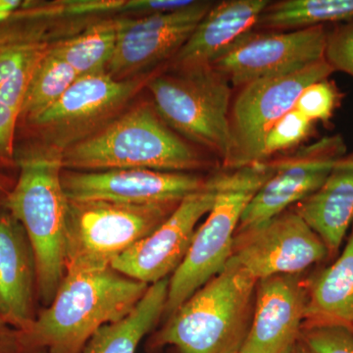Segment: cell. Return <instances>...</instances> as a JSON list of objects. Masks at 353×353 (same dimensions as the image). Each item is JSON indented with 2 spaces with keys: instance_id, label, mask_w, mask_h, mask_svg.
<instances>
[{
  "instance_id": "6da1fadb",
  "label": "cell",
  "mask_w": 353,
  "mask_h": 353,
  "mask_svg": "<svg viewBox=\"0 0 353 353\" xmlns=\"http://www.w3.org/2000/svg\"><path fill=\"white\" fill-rule=\"evenodd\" d=\"M150 285L114 269L66 273L52 303L20 332L25 353H80L104 325L129 314Z\"/></svg>"
},
{
  "instance_id": "7a4b0ae2",
  "label": "cell",
  "mask_w": 353,
  "mask_h": 353,
  "mask_svg": "<svg viewBox=\"0 0 353 353\" xmlns=\"http://www.w3.org/2000/svg\"><path fill=\"white\" fill-rule=\"evenodd\" d=\"M257 283L230 259L167 318L148 341V352L169 347L175 353H241L252 326Z\"/></svg>"
},
{
  "instance_id": "3957f363",
  "label": "cell",
  "mask_w": 353,
  "mask_h": 353,
  "mask_svg": "<svg viewBox=\"0 0 353 353\" xmlns=\"http://www.w3.org/2000/svg\"><path fill=\"white\" fill-rule=\"evenodd\" d=\"M63 150L46 145L15 155L19 178L2 205L24 227L38 269L39 301L50 305L66 276L68 199L62 187Z\"/></svg>"
},
{
  "instance_id": "277c9868",
  "label": "cell",
  "mask_w": 353,
  "mask_h": 353,
  "mask_svg": "<svg viewBox=\"0 0 353 353\" xmlns=\"http://www.w3.org/2000/svg\"><path fill=\"white\" fill-rule=\"evenodd\" d=\"M62 164L70 171L150 169L192 173L210 161L174 132L153 106L145 103L65 148Z\"/></svg>"
},
{
  "instance_id": "5b68a950",
  "label": "cell",
  "mask_w": 353,
  "mask_h": 353,
  "mask_svg": "<svg viewBox=\"0 0 353 353\" xmlns=\"http://www.w3.org/2000/svg\"><path fill=\"white\" fill-rule=\"evenodd\" d=\"M273 170V160L270 159L219 172V190L214 204L201 226L197 228L182 264L169 279L165 319L225 268L232 256L243 211Z\"/></svg>"
},
{
  "instance_id": "8992f818",
  "label": "cell",
  "mask_w": 353,
  "mask_h": 353,
  "mask_svg": "<svg viewBox=\"0 0 353 353\" xmlns=\"http://www.w3.org/2000/svg\"><path fill=\"white\" fill-rule=\"evenodd\" d=\"M158 115L224 167L231 153L232 85L213 67L172 70L146 82Z\"/></svg>"
},
{
  "instance_id": "52a82bcc",
  "label": "cell",
  "mask_w": 353,
  "mask_h": 353,
  "mask_svg": "<svg viewBox=\"0 0 353 353\" xmlns=\"http://www.w3.org/2000/svg\"><path fill=\"white\" fill-rule=\"evenodd\" d=\"M180 202L136 205L68 201L66 273L110 268L114 260L157 230Z\"/></svg>"
},
{
  "instance_id": "ba28073f",
  "label": "cell",
  "mask_w": 353,
  "mask_h": 353,
  "mask_svg": "<svg viewBox=\"0 0 353 353\" xmlns=\"http://www.w3.org/2000/svg\"><path fill=\"white\" fill-rule=\"evenodd\" d=\"M334 73L325 58L284 75L246 83L230 109L231 153L225 169L261 162L264 139L271 128L294 108L304 88Z\"/></svg>"
},
{
  "instance_id": "9c48e42d",
  "label": "cell",
  "mask_w": 353,
  "mask_h": 353,
  "mask_svg": "<svg viewBox=\"0 0 353 353\" xmlns=\"http://www.w3.org/2000/svg\"><path fill=\"white\" fill-rule=\"evenodd\" d=\"M61 19L17 12L0 24V164L15 161L16 127L37 67L55 41L71 34Z\"/></svg>"
},
{
  "instance_id": "30bf717a",
  "label": "cell",
  "mask_w": 353,
  "mask_h": 353,
  "mask_svg": "<svg viewBox=\"0 0 353 353\" xmlns=\"http://www.w3.org/2000/svg\"><path fill=\"white\" fill-rule=\"evenodd\" d=\"M232 259L256 279L303 275L330 259L328 248L294 209L259 226L236 230Z\"/></svg>"
},
{
  "instance_id": "8fae6325",
  "label": "cell",
  "mask_w": 353,
  "mask_h": 353,
  "mask_svg": "<svg viewBox=\"0 0 353 353\" xmlns=\"http://www.w3.org/2000/svg\"><path fill=\"white\" fill-rule=\"evenodd\" d=\"M219 183L217 172L205 187L185 197L152 234L114 260L111 268L148 285L173 275L189 252L197 224L212 208Z\"/></svg>"
},
{
  "instance_id": "7c38bea8",
  "label": "cell",
  "mask_w": 353,
  "mask_h": 353,
  "mask_svg": "<svg viewBox=\"0 0 353 353\" xmlns=\"http://www.w3.org/2000/svg\"><path fill=\"white\" fill-rule=\"evenodd\" d=\"M345 154V139L334 134L301 146L292 154L271 158L273 173L248 202L238 230L259 226L311 196Z\"/></svg>"
},
{
  "instance_id": "4fadbf2b",
  "label": "cell",
  "mask_w": 353,
  "mask_h": 353,
  "mask_svg": "<svg viewBox=\"0 0 353 353\" xmlns=\"http://www.w3.org/2000/svg\"><path fill=\"white\" fill-rule=\"evenodd\" d=\"M214 2L194 1L171 12L117 19V43L108 67L128 80L175 57Z\"/></svg>"
},
{
  "instance_id": "5bb4252c",
  "label": "cell",
  "mask_w": 353,
  "mask_h": 353,
  "mask_svg": "<svg viewBox=\"0 0 353 353\" xmlns=\"http://www.w3.org/2000/svg\"><path fill=\"white\" fill-rule=\"evenodd\" d=\"M148 80H116L108 71L79 77L54 104L30 124L48 139V145L65 150L136 94ZM83 138V139H85Z\"/></svg>"
},
{
  "instance_id": "9a60e30c",
  "label": "cell",
  "mask_w": 353,
  "mask_h": 353,
  "mask_svg": "<svg viewBox=\"0 0 353 353\" xmlns=\"http://www.w3.org/2000/svg\"><path fill=\"white\" fill-rule=\"evenodd\" d=\"M208 178L188 172L150 169L63 170L61 181L70 201H105L118 203H176L205 187Z\"/></svg>"
},
{
  "instance_id": "2e32d148",
  "label": "cell",
  "mask_w": 353,
  "mask_h": 353,
  "mask_svg": "<svg viewBox=\"0 0 353 353\" xmlns=\"http://www.w3.org/2000/svg\"><path fill=\"white\" fill-rule=\"evenodd\" d=\"M328 32L325 26L292 32H255L211 67L238 88L292 73L324 58Z\"/></svg>"
},
{
  "instance_id": "e0dca14e",
  "label": "cell",
  "mask_w": 353,
  "mask_h": 353,
  "mask_svg": "<svg viewBox=\"0 0 353 353\" xmlns=\"http://www.w3.org/2000/svg\"><path fill=\"white\" fill-rule=\"evenodd\" d=\"M307 305V281L278 275L257 283L252 326L241 353H284L299 341Z\"/></svg>"
},
{
  "instance_id": "ac0fdd59",
  "label": "cell",
  "mask_w": 353,
  "mask_h": 353,
  "mask_svg": "<svg viewBox=\"0 0 353 353\" xmlns=\"http://www.w3.org/2000/svg\"><path fill=\"white\" fill-rule=\"evenodd\" d=\"M38 269L24 227L0 206V318L19 332L36 320Z\"/></svg>"
},
{
  "instance_id": "d6986e66",
  "label": "cell",
  "mask_w": 353,
  "mask_h": 353,
  "mask_svg": "<svg viewBox=\"0 0 353 353\" xmlns=\"http://www.w3.org/2000/svg\"><path fill=\"white\" fill-rule=\"evenodd\" d=\"M268 0H225L213 4L181 50L172 70L211 67L254 34Z\"/></svg>"
},
{
  "instance_id": "ffe728a7",
  "label": "cell",
  "mask_w": 353,
  "mask_h": 353,
  "mask_svg": "<svg viewBox=\"0 0 353 353\" xmlns=\"http://www.w3.org/2000/svg\"><path fill=\"white\" fill-rule=\"evenodd\" d=\"M294 210L321 239L330 259L336 256L353 224V152L340 158L321 187Z\"/></svg>"
},
{
  "instance_id": "44dd1931",
  "label": "cell",
  "mask_w": 353,
  "mask_h": 353,
  "mask_svg": "<svg viewBox=\"0 0 353 353\" xmlns=\"http://www.w3.org/2000/svg\"><path fill=\"white\" fill-rule=\"evenodd\" d=\"M305 322L353 328V224L338 259L307 280Z\"/></svg>"
},
{
  "instance_id": "7402d4cb",
  "label": "cell",
  "mask_w": 353,
  "mask_h": 353,
  "mask_svg": "<svg viewBox=\"0 0 353 353\" xmlns=\"http://www.w3.org/2000/svg\"><path fill=\"white\" fill-rule=\"evenodd\" d=\"M169 279L150 285L129 314L101 327L80 353H136L143 339L163 317Z\"/></svg>"
},
{
  "instance_id": "603a6c76",
  "label": "cell",
  "mask_w": 353,
  "mask_h": 353,
  "mask_svg": "<svg viewBox=\"0 0 353 353\" xmlns=\"http://www.w3.org/2000/svg\"><path fill=\"white\" fill-rule=\"evenodd\" d=\"M116 43L117 19L102 20L58 39L50 51L82 77L108 71Z\"/></svg>"
},
{
  "instance_id": "cb8c5ba5",
  "label": "cell",
  "mask_w": 353,
  "mask_h": 353,
  "mask_svg": "<svg viewBox=\"0 0 353 353\" xmlns=\"http://www.w3.org/2000/svg\"><path fill=\"white\" fill-rule=\"evenodd\" d=\"M353 18V0H282L269 2L257 29L292 32L347 22Z\"/></svg>"
},
{
  "instance_id": "d4e9b609",
  "label": "cell",
  "mask_w": 353,
  "mask_h": 353,
  "mask_svg": "<svg viewBox=\"0 0 353 353\" xmlns=\"http://www.w3.org/2000/svg\"><path fill=\"white\" fill-rule=\"evenodd\" d=\"M78 79L75 70L48 50L32 77L21 118L31 123L54 104Z\"/></svg>"
},
{
  "instance_id": "484cf974",
  "label": "cell",
  "mask_w": 353,
  "mask_h": 353,
  "mask_svg": "<svg viewBox=\"0 0 353 353\" xmlns=\"http://www.w3.org/2000/svg\"><path fill=\"white\" fill-rule=\"evenodd\" d=\"M315 123L292 109L271 128L264 139L261 162L277 157L278 153L296 148L313 132Z\"/></svg>"
},
{
  "instance_id": "4316f807",
  "label": "cell",
  "mask_w": 353,
  "mask_h": 353,
  "mask_svg": "<svg viewBox=\"0 0 353 353\" xmlns=\"http://www.w3.org/2000/svg\"><path fill=\"white\" fill-rule=\"evenodd\" d=\"M299 341L309 353H353V329L345 325L304 322Z\"/></svg>"
},
{
  "instance_id": "83f0119b",
  "label": "cell",
  "mask_w": 353,
  "mask_h": 353,
  "mask_svg": "<svg viewBox=\"0 0 353 353\" xmlns=\"http://www.w3.org/2000/svg\"><path fill=\"white\" fill-rule=\"evenodd\" d=\"M343 97L334 81L325 79L304 88L294 108L311 122L328 124Z\"/></svg>"
},
{
  "instance_id": "f1b7e54d",
  "label": "cell",
  "mask_w": 353,
  "mask_h": 353,
  "mask_svg": "<svg viewBox=\"0 0 353 353\" xmlns=\"http://www.w3.org/2000/svg\"><path fill=\"white\" fill-rule=\"evenodd\" d=\"M324 58L334 72L353 77V18L329 30Z\"/></svg>"
},
{
  "instance_id": "f546056e",
  "label": "cell",
  "mask_w": 353,
  "mask_h": 353,
  "mask_svg": "<svg viewBox=\"0 0 353 353\" xmlns=\"http://www.w3.org/2000/svg\"><path fill=\"white\" fill-rule=\"evenodd\" d=\"M0 353H25L21 345L20 332L0 318Z\"/></svg>"
},
{
  "instance_id": "4dcf8cb0",
  "label": "cell",
  "mask_w": 353,
  "mask_h": 353,
  "mask_svg": "<svg viewBox=\"0 0 353 353\" xmlns=\"http://www.w3.org/2000/svg\"><path fill=\"white\" fill-rule=\"evenodd\" d=\"M22 0H0V24L12 19L15 14L22 8Z\"/></svg>"
},
{
  "instance_id": "1f68e13d",
  "label": "cell",
  "mask_w": 353,
  "mask_h": 353,
  "mask_svg": "<svg viewBox=\"0 0 353 353\" xmlns=\"http://www.w3.org/2000/svg\"><path fill=\"white\" fill-rule=\"evenodd\" d=\"M284 353H309L307 350H306L305 347L303 345L301 341H296L294 345H292V347L288 348L287 350Z\"/></svg>"
},
{
  "instance_id": "d6a6232c",
  "label": "cell",
  "mask_w": 353,
  "mask_h": 353,
  "mask_svg": "<svg viewBox=\"0 0 353 353\" xmlns=\"http://www.w3.org/2000/svg\"><path fill=\"white\" fill-rule=\"evenodd\" d=\"M2 196L6 197V192H4L3 185H2V183H0V199H1Z\"/></svg>"
},
{
  "instance_id": "836d02e7",
  "label": "cell",
  "mask_w": 353,
  "mask_h": 353,
  "mask_svg": "<svg viewBox=\"0 0 353 353\" xmlns=\"http://www.w3.org/2000/svg\"><path fill=\"white\" fill-rule=\"evenodd\" d=\"M37 353H48V352H46V350H41V352H39Z\"/></svg>"
},
{
  "instance_id": "e575fe53",
  "label": "cell",
  "mask_w": 353,
  "mask_h": 353,
  "mask_svg": "<svg viewBox=\"0 0 353 353\" xmlns=\"http://www.w3.org/2000/svg\"><path fill=\"white\" fill-rule=\"evenodd\" d=\"M353 329V328H352Z\"/></svg>"
}]
</instances>
